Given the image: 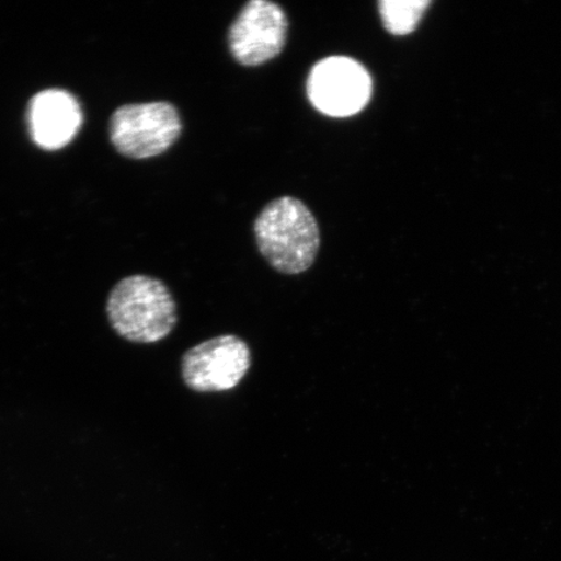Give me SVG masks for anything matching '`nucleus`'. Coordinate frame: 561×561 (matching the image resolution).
<instances>
[{
    "mask_svg": "<svg viewBox=\"0 0 561 561\" xmlns=\"http://www.w3.org/2000/svg\"><path fill=\"white\" fill-rule=\"evenodd\" d=\"M254 231L259 251L283 275L305 273L319 255V224L310 208L294 196L268 203L256 217Z\"/></svg>",
    "mask_w": 561,
    "mask_h": 561,
    "instance_id": "nucleus-1",
    "label": "nucleus"
},
{
    "mask_svg": "<svg viewBox=\"0 0 561 561\" xmlns=\"http://www.w3.org/2000/svg\"><path fill=\"white\" fill-rule=\"evenodd\" d=\"M105 311L115 333L139 345L164 341L179 321L178 304L170 287L146 275L125 277L116 284Z\"/></svg>",
    "mask_w": 561,
    "mask_h": 561,
    "instance_id": "nucleus-2",
    "label": "nucleus"
},
{
    "mask_svg": "<svg viewBox=\"0 0 561 561\" xmlns=\"http://www.w3.org/2000/svg\"><path fill=\"white\" fill-rule=\"evenodd\" d=\"M182 122L178 108L168 102L126 104L110 122V137L124 157L149 159L161 156L178 140Z\"/></svg>",
    "mask_w": 561,
    "mask_h": 561,
    "instance_id": "nucleus-3",
    "label": "nucleus"
},
{
    "mask_svg": "<svg viewBox=\"0 0 561 561\" xmlns=\"http://www.w3.org/2000/svg\"><path fill=\"white\" fill-rule=\"evenodd\" d=\"M252 364L249 343L236 334H221L188 348L181 359V377L187 389L215 394L237 388Z\"/></svg>",
    "mask_w": 561,
    "mask_h": 561,
    "instance_id": "nucleus-4",
    "label": "nucleus"
},
{
    "mask_svg": "<svg viewBox=\"0 0 561 561\" xmlns=\"http://www.w3.org/2000/svg\"><path fill=\"white\" fill-rule=\"evenodd\" d=\"M374 80L366 67L347 56H331L316 62L307 80V95L327 116L348 117L367 107Z\"/></svg>",
    "mask_w": 561,
    "mask_h": 561,
    "instance_id": "nucleus-5",
    "label": "nucleus"
},
{
    "mask_svg": "<svg viewBox=\"0 0 561 561\" xmlns=\"http://www.w3.org/2000/svg\"><path fill=\"white\" fill-rule=\"evenodd\" d=\"M289 19L283 7L270 0H251L231 24L228 45L231 56L244 67H259L283 53Z\"/></svg>",
    "mask_w": 561,
    "mask_h": 561,
    "instance_id": "nucleus-6",
    "label": "nucleus"
},
{
    "mask_svg": "<svg viewBox=\"0 0 561 561\" xmlns=\"http://www.w3.org/2000/svg\"><path fill=\"white\" fill-rule=\"evenodd\" d=\"M82 124L79 102L66 90L41 91L30 104L34 142L45 150H59L75 138Z\"/></svg>",
    "mask_w": 561,
    "mask_h": 561,
    "instance_id": "nucleus-7",
    "label": "nucleus"
},
{
    "mask_svg": "<svg viewBox=\"0 0 561 561\" xmlns=\"http://www.w3.org/2000/svg\"><path fill=\"white\" fill-rule=\"evenodd\" d=\"M431 4V0H380L377 7L385 30L401 37L416 31Z\"/></svg>",
    "mask_w": 561,
    "mask_h": 561,
    "instance_id": "nucleus-8",
    "label": "nucleus"
}]
</instances>
